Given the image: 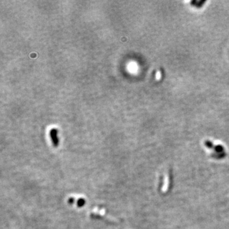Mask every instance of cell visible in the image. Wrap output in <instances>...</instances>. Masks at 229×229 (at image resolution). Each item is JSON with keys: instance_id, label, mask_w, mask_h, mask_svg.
I'll return each instance as SVG.
<instances>
[{"instance_id": "1", "label": "cell", "mask_w": 229, "mask_h": 229, "mask_svg": "<svg viewBox=\"0 0 229 229\" xmlns=\"http://www.w3.org/2000/svg\"><path fill=\"white\" fill-rule=\"evenodd\" d=\"M50 135L51 136L52 140L53 145L55 147H57L59 144V139L57 138V131L55 129H52L50 132Z\"/></svg>"}, {"instance_id": "2", "label": "cell", "mask_w": 229, "mask_h": 229, "mask_svg": "<svg viewBox=\"0 0 229 229\" xmlns=\"http://www.w3.org/2000/svg\"><path fill=\"white\" fill-rule=\"evenodd\" d=\"M85 203V201L84 199H80L78 201V203H77V205H78V207H82L84 206Z\"/></svg>"}, {"instance_id": "3", "label": "cell", "mask_w": 229, "mask_h": 229, "mask_svg": "<svg viewBox=\"0 0 229 229\" xmlns=\"http://www.w3.org/2000/svg\"><path fill=\"white\" fill-rule=\"evenodd\" d=\"M160 76H161V75H160V71H158V72H157V75H156V78H157V79H158V80H159V79L160 78Z\"/></svg>"}, {"instance_id": "4", "label": "cell", "mask_w": 229, "mask_h": 229, "mask_svg": "<svg viewBox=\"0 0 229 229\" xmlns=\"http://www.w3.org/2000/svg\"><path fill=\"white\" fill-rule=\"evenodd\" d=\"M73 198H71V199H70V203H73Z\"/></svg>"}]
</instances>
